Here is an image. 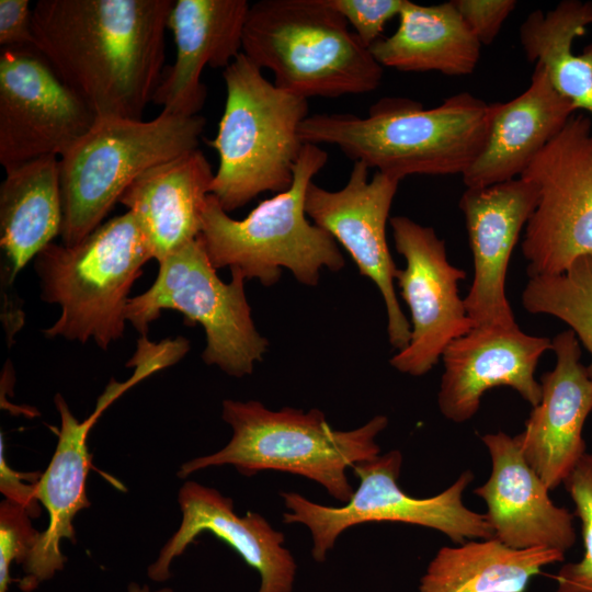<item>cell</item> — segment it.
<instances>
[{
  "instance_id": "d4e9b609",
  "label": "cell",
  "mask_w": 592,
  "mask_h": 592,
  "mask_svg": "<svg viewBox=\"0 0 592 592\" xmlns=\"http://www.w3.org/2000/svg\"><path fill=\"white\" fill-rule=\"evenodd\" d=\"M481 44L452 1L421 5L406 0L397 31L371 47L383 66L399 71H439L470 75L479 60Z\"/></svg>"
},
{
  "instance_id": "ffe728a7",
  "label": "cell",
  "mask_w": 592,
  "mask_h": 592,
  "mask_svg": "<svg viewBox=\"0 0 592 592\" xmlns=\"http://www.w3.org/2000/svg\"><path fill=\"white\" fill-rule=\"evenodd\" d=\"M249 9L246 0L174 1L167 27L172 31L177 56L164 67L151 102L166 113L198 115L207 96L203 69H225L242 53Z\"/></svg>"
},
{
  "instance_id": "52a82bcc",
  "label": "cell",
  "mask_w": 592,
  "mask_h": 592,
  "mask_svg": "<svg viewBox=\"0 0 592 592\" xmlns=\"http://www.w3.org/2000/svg\"><path fill=\"white\" fill-rule=\"evenodd\" d=\"M152 259L135 215L127 210L101 224L76 246L48 243L34 258L42 300L60 307L43 330L106 350L123 337L129 291Z\"/></svg>"
},
{
  "instance_id": "f546056e",
  "label": "cell",
  "mask_w": 592,
  "mask_h": 592,
  "mask_svg": "<svg viewBox=\"0 0 592 592\" xmlns=\"http://www.w3.org/2000/svg\"><path fill=\"white\" fill-rule=\"evenodd\" d=\"M31 519L22 505L8 499L1 502L0 592H9L11 565H23L38 538L39 532L33 527Z\"/></svg>"
},
{
  "instance_id": "9a60e30c",
  "label": "cell",
  "mask_w": 592,
  "mask_h": 592,
  "mask_svg": "<svg viewBox=\"0 0 592 592\" xmlns=\"http://www.w3.org/2000/svg\"><path fill=\"white\" fill-rule=\"evenodd\" d=\"M538 202L533 182L516 178L467 187L459 201L474 259L465 306L474 327H514L505 278L512 251Z\"/></svg>"
},
{
  "instance_id": "7402d4cb",
  "label": "cell",
  "mask_w": 592,
  "mask_h": 592,
  "mask_svg": "<svg viewBox=\"0 0 592 592\" xmlns=\"http://www.w3.org/2000/svg\"><path fill=\"white\" fill-rule=\"evenodd\" d=\"M485 148L463 174L466 187H485L520 178L532 160L577 112L535 62L528 88L505 103H491Z\"/></svg>"
},
{
  "instance_id": "f1b7e54d",
  "label": "cell",
  "mask_w": 592,
  "mask_h": 592,
  "mask_svg": "<svg viewBox=\"0 0 592 592\" xmlns=\"http://www.w3.org/2000/svg\"><path fill=\"white\" fill-rule=\"evenodd\" d=\"M581 521L584 553L555 576V592H592V449L585 452L563 481Z\"/></svg>"
},
{
  "instance_id": "ac0fdd59",
  "label": "cell",
  "mask_w": 592,
  "mask_h": 592,
  "mask_svg": "<svg viewBox=\"0 0 592 592\" xmlns=\"http://www.w3.org/2000/svg\"><path fill=\"white\" fill-rule=\"evenodd\" d=\"M553 371L540 377L542 397L516 436L521 453L549 490L563 483L584 455V422L592 411V376L581 363L572 330L551 340Z\"/></svg>"
},
{
  "instance_id": "4fadbf2b",
  "label": "cell",
  "mask_w": 592,
  "mask_h": 592,
  "mask_svg": "<svg viewBox=\"0 0 592 592\" xmlns=\"http://www.w3.org/2000/svg\"><path fill=\"white\" fill-rule=\"evenodd\" d=\"M389 223L396 250L406 259L395 280L412 323L408 346L390 364L401 373L422 376L451 342L474 328L458 293L466 272L449 263L445 243L433 228L406 216L391 217Z\"/></svg>"
},
{
  "instance_id": "e575fe53",
  "label": "cell",
  "mask_w": 592,
  "mask_h": 592,
  "mask_svg": "<svg viewBox=\"0 0 592 592\" xmlns=\"http://www.w3.org/2000/svg\"><path fill=\"white\" fill-rule=\"evenodd\" d=\"M127 592H173L171 588H161L152 591L147 584H139L137 582H132L127 587Z\"/></svg>"
},
{
  "instance_id": "3957f363",
  "label": "cell",
  "mask_w": 592,
  "mask_h": 592,
  "mask_svg": "<svg viewBox=\"0 0 592 592\" xmlns=\"http://www.w3.org/2000/svg\"><path fill=\"white\" fill-rule=\"evenodd\" d=\"M221 418L232 430L230 441L214 454L182 464L180 478L224 465L244 476L277 470L316 481L343 503L354 493L348 468L379 455L376 436L388 424L387 417L376 415L357 429L338 431L318 409L274 411L260 401L231 399L223 401Z\"/></svg>"
},
{
  "instance_id": "7c38bea8",
  "label": "cell",
  "mask_w": 592,
  "mask_h": 592,
  "mask_svg": "<svg viewBox=\"0 0 592 592\" xmlns=\"http://www.w3.org/2000/svg\"><path fill=\"white\" fill-rule=\"evenodd\" d=\"M96 115L55 73L35 48H1L0 164L61 157Z\"/></svg>"
},
{
  "instance_id": "5b68a950",
  "label": "cell",
  "mask_w": 592,
  "mask_h": 592,
  "mask_svg": "<svg viewBox=\"0 0 592 592\" xmlns=\"http://www.w3.org/2000/svg\"><path fill=\"white\" fill-rule=\"evenodd\" d=\"M327 160L326 150L305 144L289 189L259 203L242 220L208 194L198 238L212 265L238 269L266 287L278 282L283 269L308 286L318 284L322 267L341 270L344 257L334 238L306 218L307 187Z\"/></svg>"
},
{
  "instance_id": "8992f818",
  "label": "cell",
  "mask_w": 592,
  "mask_h": 592,
  "mask_svg": "<svg viewBox=\"0 0 592 592\" xmlns=\"http://www.w3.org/2000/svg\"><path fill=\"white\" fill-rule=\"evenodd\" d=\"M225 109L216 137L219 156L210 194L226 213L264 192L289 189L304 147L299 135L308 100L270 82L242 53L223 71Z\"/></svg>"
},
{
  "instance_id": "4316f807",
  "label": "cell",
  "mask_w": 592,
  "mask_h": 592,
  "mask_svg": "<svg viewBox=\"0 0 592 592\" xmlns=\"http://www.w3.org/2000/svg\"><path fill=\"white\" fill-rule=\"evenodd\" d=\"M590 24L592 2L566 0L547 13L531 12L520 27V42L526 58L544 66L554 88L592 116V44L582 55L572 53L574 38Z\"/></svg>"
},
{
  "instance_id": "4dcf8cb0",
  "label": "cell",
  "mask_w": 592,
  "mask_h": 592,
  "mask_svg": "<svg viewBox=\"0 0 592 592\" xmlns=\"http://www.w3.org/2000/svg\"><path fill=\"white\" fill-rule=\"evenodd\" d=\"M406 0H327L368 48L382 38L386 23L400 14Z\"/></svg>"
},
{
  "instance_id": "9c48e42d",
  "label": "cell",
  "mask_w": 592,
  "mask_h": 592,
  "mask_svg": "<svg viewBox=\"0 0 592 592\" xmlns=\"http://www.w3.org/2000/svg\"><path fill=\"white\" fill-rule=\"evenodd\" d=\"M230 272V282H223L197 237L159 262L150 288L128 299L126 320L146 335L162 309L177 310L190 323L203 327L202 358L207 365L235 377L250 375L269 342L254 326L244 276L235 267Z\"/></svg>"
},
{
  "instance_id": "44dd1931",
  "label": "cell",
  "mask_w": 592,
  "mask_h": 592,
  "mask_svg": "<svg viewBox=\"0 0 592 592\" xmlns=\"http://www.w3.org/2000/svg\"><path fill=\"white\" fill-rule=\"evenodd\" d=\"M54 401L60 417L58 441L35 491L38 502L48 512V525L39 532L22 565L24 576L19 580V589L23 592H33L64 569L67 557L61 553L60 543L68 539L76 544L73 520L91 504L86 489L92 462L87 440L105 408L96 403L91 415L80 422L60 394H56Z\"/></svg>"
},
{
  "instance_id": "5bb4252c",
  "label": "cell",
  "mask_w": 592,
  "mask_h": 592,
  "mask_svg": "<svg viewBox=\"0 0 592 592\" xmlns=\"http://www.w3.org/2000/svg\"><path fill=\"white\" fill-rule=\"evenodd\" d=\"M368 168L353 163L346 184L328 191L311 182L305 209L314 224L329 232L349 252L360 274L378 287L387 309L390 344L402 351L410 342L411 325L396 296L398 271L386 239V224L400 180L377 172L368 180Z\"/></svg>"
},
{
  "instance_id": "277c9868",
  "label": "cell",
  "mask_w": 592,
  "mask_h": 592,
  "mask_svg": "<svg viewBox=\"0 0 592 592\" xmlns=\"http://www.w3.org/2000/svg\"><path fill=\"white\" fill-rule=\"evenodd\" d=\"M242 54L294 95L337 98L376 90L384 67L327 0L250 4Z\"/></svg>"
},
{
  "instance_id": "d6a6232c",
  "label": "cell",
  "mask_w": 592,
  "mask_h": 592,
  "mask_svg": "<svg viewBox=\"0 0 592 592\" xmlns=\"http://www.w3.org/2000/svg\"><path fill=\"white\" fill-rule=\"evenodd\" d=\"M1 48H35L33 9L29 0H0Z\"/></svg>"
},
{
  "instance_id": "8fae6325",
  "label": "cell",
  "mask_w": 592,
  "mask_h": 592,
  "mask_svg": "<svg viewBox=\"0 0 592 592\" xmlns=\"http://www.w3.org/2000/svg\"><path fill=\"white\" fill-rule=\"evenodd\" d=\"M538 202L524 231L530 277L558 275L592 254V119L574 113L520 175Z\"/></svg>"
},
{
  "instance_id": "2e32d148",
  "label": "cell",
  "mask_w": 592,
  "mask_h": 592,
  "mask_svg": "<svg viewBox=\"0 0 592 592\" xmlns=\"http://www.w3.org/2000/svg\"><path fill=\"white\" fill-rule=\"evenodd\" d=\"M551 340L514 327H474L442 354L444 373L437 396L442 414L456 423L471 419L482 396L494 387H511L533 407L540 397L535 371Z\"/></svg>"
},
{
  "instance_id": "d6986e66",
  "label": "cell",
  "mask_w": 592,
  "mask_h": 592,
  "mask_svg": "<svg viewBox=\"0 0 592 592\" xmlns=\"http://www.w3.org/2000/svg\"><path fill=\"white\" fill-rule=\"evenodd\" d=\"M492 463L488 480L474 490L487 504L494 538L514 549L546 547L566 553L576 543L573 515L554 504L549 488L504 432L481 436Z\"/></svg>"
},
{
  "instance_id": "1f68e13d",
  "label": "cell",
  "mask_w": 592,
  "mask_h": 592,
  "mask_svg": "<svg viewBox=\"0 0 592 592\" xmlns=\"http://www.w3.org/2000/svg\"><path fill=\"white\" fill-rule=\"evenodd\" d=\"M452 3L481 45H489L516 7L514 0H453Z\"/></svg>"
},
{
  "instance_id": "484cf974",
  "label": "cell",
  "mask_w": 592,
  "mask_h": 592,
  "mask_svg": "<svg viewBox=\"0 0 592 592\" xmlns=\"http://www.w3.org/2000/svg\"><path fill=\"white\" fill-rule=\"evenodd\" d=\"M565 554L546 547L514 549L497 538L471 539L439 549L420 579L419 592H525L533 577Z\"/></svg>"
},
{
  "instance_id": "30bf717a",
  "label": "cell",
  "mask_w": 592,
  "mask_h": 592,
  "mask_svg": "<svg viewBox=\"0 0 592 592\" xmlns=\"http://www.w3.org/2000/svg\"><path fill=\"white\" fill-rule=\"evenodd\" d=\"M401 466L402 455L397 449L355 464L352 468L360 483L342 506H326L297 492H281L288 510L283 522L308 527L314 543L311 556L317 562L325 561L345 530L368 522H400L433 528L455 544L494 537L486 513L471 511L463 503V493L474 479L470 470L463 471L436 496L414 498L398 485Z\"/></svg>"
},
{
  "instance_id": "e0dca14e",
  "label": "cell",
  "mask_w": 592,
  "mask_h": 592,
  "mask_svg": "<svg viewBox=\"0 0 592 592\" xmlns=\"http://www.w3.org/2000/svg\"><path fill=\"white\" fill-rule=\"evenodd\" d=\"M182 513L179 528L161 548L147 574L155 582L171 577V563L204 532L227 543L258 571V592H292L297 565L283 544L282 532L275 531L259 513L238 515L231 498L196 481H186L179 490Z\"/></svg>"
},
{
  "instance_id": "603a6c76",
  "label": "cell",
  "mask_w": 592,
  "mask_h": 592,
  "mask_svg": "<svg viewBox=\"0 0 592 592\" xmlns=\"http://www.w3.org/2000/svg\"><path fill=\"white\" fill-rule=\"evenodd\" d=\"M214 175L196 149L146 170L119 197L139 221L158 263L198 237Z\"/></svg>"
},
{
  "instance_id": "7a4b0ae2",
  "label": "cell",
  "mask_w": 592,
  "mask_h": 592,
  "mask_svg": "<svg viewBox=\"0 0 592 592\" xmlns=\"http://www.w3.org/2000/svg\"><path fill=\"white\" fill-rule=\"evenodd\" d=\"M491 106L460 92L433 109L408 99H382L366 117L315 114L299 127L304 144L332 145L354 162L398 180L464 174L486 146Z\"/></svg>"
},
{
  "instance_id": "cb8c5ba5",
  "label": "cell",
  "mask_w": 592,
  "mask_h": 592,
  "mask_svg": "<svg viewBox=\"0 0 592 592\" xmlns=\"http://www.w3.org/2000/svg\"><path fill=\"white\" fill-rule=\"evenodd\" d=\"M0 185V246L5 286L62 227L59 158L46 156L5 170Z\"/></svg>"
},
{
  "instance_id": "836d02e7",
  "label": "cell",
  "mask_w": 592,
  "mask_h": 592,
  "mask_svg": "<svg viewBox=\"0 0 592 592\" xmlns=\"http://www.w3.org/2000/svg\"><path fill=\"white\" fill-rule=\"evenodd\" d=\"M3 437L0 440V491L5 499L22 505L32 516L36 519L41 514V503L36 498V482L41 474L18 473L8 466L3 453Z\"/></svg>"
},
{
  "instance_id": "6da1fadb",
  "label": "cell",
  "mask_w": 592,
  "mask_h": 592,
  "mask_svg": "<svg viewBox=\"0 0 592 592\" xmlns=\"http://www.w3.org/2000/svg\"><path fill=\"white\" fill-rule=\"evenodd\" d=\"M173 0H39L36 50L96 115L141 119L166 58Z\"/></svg>"
},
{
  "instance_id": "83f0119b",
  "label": "cell",
  "mask_w": 592,
  "mask_h": 592,
  "mask_svg": "<svg viewBox=\"0 0 592 592\" xmlns=\"http://www.w3.org/2000/svg\"><path fill=\"white\" fill-rule=\"evenodd\" d=\"M522 304L531 314L567 323L592 357V254L578 258L561 274L530 277ZM588 371L592 376V362Z\"/></svg>"
},
{
  "instance_id": "ba28073f",
  "label": "cell",
  "mask_w": 592,
  "mask_h": 592,
  "mask_svg": "<svg viewBox=\"0 0 592 592\" xmlns=\"http://www.w3.org/2000/svg\"><path fill=\"white\" fill-rule=\"evenodd\" d=\"M205 125L202 115L163 111L150 121L96 117L59 158L61 243L76 246L95 230L139 174L198 149Z\"/></svg>"
}]
</instances>
